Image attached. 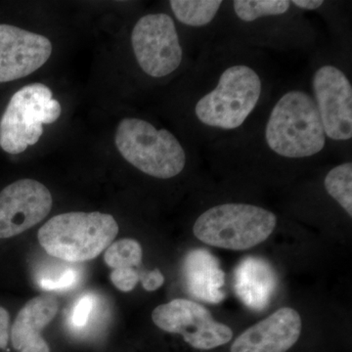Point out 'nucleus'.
Returning <instances> with one entry per match:
<instances>
[{
	"label": "nucleus",
	"mask_w": 352,
	"mask_h": 352,
	"mask_svg": "<svg viewBox=\"0 0 352 352\" xmlns=\"http://www.w3.org/2000/svg\"><path fill=\"white\" fill-rule=\"evenodd\" d=\"M267 51L217 38L204 46L188 68L180 115L190 143L200 150L251 126L281 85Z\"/></svg>",
	"instance_id": "f257e3e1"
},
{
	"label": "nucleus",
	"mask_w": 352,
	"mask_h": 352,
	"mask_svg": "<svg viewBox=\"0 0 352 352\" xmlns=\"http://www.w3.org/2000/svg\"><path fill=\"white\" fill-rule=\"evenodd\" d=\"M214 163L245 170H286L318 163L331 154L308 82H282L254 122L210 146Z\"/></svg>",
	"instance_id": "f03ea898"
},
{
	"label": "nucleus",
	"mask_w": 352,
	"mask_h": 352,
	"mask_svg": "<svg viewBox=\"0 0 352 352\" xmlns=\"http://www.w3.org/2000/svg\"><path fill=\"white\" fill-rule=\"evenodd\" d=\"M219 38L267 52H314L319 47L316 27L292 0H228Z\"/></svg>",
	"instance_id": "7ed1b4c3"
},
{
	"label": "nucleus",
	"mask_w": 352,
	"mask_h": 352,
	"mask_svg": "<svg viewBox=\"0 0 352 352\" xmlns=\"http://www.w3.org/2000/svg\"><path fill=\"white\" fill-rule=\"evenodd\" d=\"M351 52L319 46L312 52L309 87L331 154L351 161Z\"/></svg>",
	"instance_id": "20e7f679"
},
{
	"label": "nucleus",
	"mask_w": 352,
	"mask_h": 352,
	"mask_svg": "<svg viewBox=\"0 0 352 352\" xmlns=\"http://www.w3.org/2000/svg\"><path fill=\"white\" fill-rule=\"evenodd\" d=\"M115 144L120 156L134 168L161 180L182 175L192 161V154H201L198 148L185 144L170 129L135 117L120 120Z\"/></svg>",
	"instance_id": "39448f33"
},
{
	"label": "nucleus",
	"mask_w": 352,
	"mask_h": 352,
	"mask_svg": "<svg viewBox=\"0 0 352 352\" xmlns=\"http://www.w3.org/2000/svg\"><path fill=\"white\" fill-rule=\"evenodd\" d=\"M119 233L113 215L67 212L55 215L38 231V242L51 256L66 263L91 261L112 244Z\"/></svg>",
	"instance_id": "423d86ee"
},
{
	"label": "nucleus",
	"mask_w": 352,
	"mask_h": 352,
	"mask_svg": "<svg viewBox=\"0 0 352 352\" xmlns=\"http://www.w3.org/2000/svg\"><path fill=\"white\" fill-rule=\"evenodd\" d=\"M277 215L267 208L227 201L207 208L197 217L193 233L205 244L244 251L264 242L276 228Z\"/></svg>",
	"instance_id": "0eeeda50"
},
{
	"label": "nucleus",
	"mask_w": 352,
	"mask_h": 352,
	"mask_svg": "<svg viewBox=\"0 0 352 352\" xmlns=\"http://www.w3.org/2000/svg\"><path fill=\"white\" fill-rule=\"evenodd\" d=\"M61 113L47 85H25L13 95L0 120V147L9 154H21L38 142L43 124H53Z\"/></svg>",
	"instance_id": "6e6552de"
},
{
	"label": "nucleus",
	"mask_w": 352,
	"mask_h": 352,
	"mask_svg": "<svg viewBox=\"0 0 352 352\" xmlns=\"http://www.w3.org/2000/svg\"><path fill=\"white\" fill-rule=\"evenodd\" d=\"M139 69L153 80H163L184 68L186 53L175 21L168 13H148L136 21L131 34Z\"/></svg>",
	"instance_id": "1a4fd4ad"
},
{
	"label": "nucleus",
	"mask_w": 352,
	"mask_h": 352,
	"mask_svg": "<svg viewBox=\"0 0 352 352\" xmlns=\"http://www.w3.org/2000/svg\"><path fill=\"white\" fill-rule=\"evenodd\" d=\"M152 320L164 332L178 333L196 349L210 351L228 344L233 332L215 321L207 308L192 300L176 298L153 310Z\"/></svg>",
	"instance_id": "9d476101"
},
{
	"label": "nucleus",
	"mask_w": 352,
	"mask_h": 352,
	"mask_svg": "<svg viewBox=\"0 0 352 352\" xmlns=\"http://www.w3.org/2000/svg\"><path fill=\"white\" fill-rule=\"evenodd\" d=\"M53 200L43 183L25 178L0 192V239L20 235L50 214Z\"/></svg>",
	"instance_id": "9b49d317"
},
{
	"label": "nucleus",
	"mask_w": 352,
	"mask_h": 352,
	"mask_svg": "<svg viewBox=\"0 0 352 352\" xmlns=\"http://www.w3.org/2000/svg\"><path fill=\"white\" fill-rule=\"evenodd\" d=\"M51 54L52 43L43 34L0 25V83L31 75L50 60Z\"/></svg>",
	"instance_id": "f8f14e48"
},
{
	"label": "nucleus",
	"mask_w": 352,
	"mask_h": 352,
	"mask_svg": "<svg viewBox=\"0 0 352 352\" xmlns=\"http://www.w3.org/2000/svg\"><path fill=\"white\" fill-rule=\"evenodd\" d=\"M302 318L291 307L280 308L247 329L233 342L231 352H286L302 333Z\"/></svg>",
	"instance_id": "ddd939ff"
},
{
	"label": "nucleus",
	"mask_w": 352,
	"mask_h": 352,
	"mask_svg": "<svg viewBox=\"0 0 352 352\" xmlns=\"http://www.w3.org/2000/svg\"><path fill=\"white\" fill-rule=\"evenodd\" d=\"M59 303L55 296H38L25 303L10 331V339L18 352H50L41 332L57 315Z\"/></svg>",
	"instance_id": "4468645a"
},
{
	"label": "nucleus",
	"mask_w": 352,
	"mask_h": 352,
	"mask_svg": "<svg viewBox=\"0 0 352 352\" xmlns=\"http://www.w3.org/2000/svg\"><path fill=\"white\" fill-rule=\"evenodd\" d=\"M173 20L195 34L198 52L219 38L226 1L223 0H170Z\"/></svg>",
	"instance_id": "2eb2a0df"
},
{
	"label": "nucleus",
	"mask_w": 352,
	"mask_h": 352,
	"mask_svg": "<svg viewBox=\"0 0 352 352\" xmlns=\"http://www.w3.org/2000/svg\"><path fill=\"white\" fill-rule=\"evenodd\" d=\"M183 276L189 293L201 302L214 305L226 298L221 291L226 275L219 259L207 250H193L187 254L183 263Z\"/></svg>",
	"instance_id": "dca6fc26"
},
{
	"label": "nucleus",
	"mask_w": 352,
	"mask_h": 352,
	"mask_svg": "<svg viewBox=\"0 0 352 352\" xmlns=\"http://www.w3.org/2000/svg\"><path fill=\"white\" fill-rule=\"evenodd\" d=\"M276 286V274L263 259L245 258L235 271L236 294L252 309L267 307Z\"/></svg>",
	"instance_id": "f3484780"
},
{
	"label": "nucleus",
	"mask_w": 352,
	"mask_h": 352,
	"mask_svg": "<svg viewBox=\"0 0 352 352\" xmlns=\"http://www.w3.org/2000/svg\"><path fill=\"white\" fill-rule=\"evenodd\" d=\"M305 13H316L326 20L333 36V45L351 52V20L342 2L324 0H292Z\"/></svg>",
	"instance_id": "a211bd4d"
},
{
	"label": "nucleus",
	"mask_w": 352,
	"mask_h": 352,
	"mask_svg": "<svg viewBox=\"0 0 352 352\" xmlns=\"http://www.w3.org/2000/svg\"><path fill=\"white\" fill-rule=\"evenodd\" d=\"M142 247L138 241L122 239L109 245L104 254V261L113 270L133 268L142 261Z\"/></svg>",
	"instance_id": "6ab92c4d"
},
{
	"label": "nucleus",
	"mask_w": 352,
	"mask_h": 352,
	"mask_svg": "<svg viewBox=\"0 0 352 352\" xmlns=\"http://www.w3.org/2000/svg\"><path fill=\"white\" fill-rule=\"evenodd\" d=\"M96 302V298L91 294H85L80 296L72 308L69 316L72 327L78 331L87 327Z\"/></svg>",
	"instance_id": "aec40b11"
},
{
	"label": "nucleus",
	"mask_w": 352,
	"mask_h": 352,
	"mask_svg": "<svg viewBox=\"0 0 352 352\" xmlns=\"http://www.w3.org/2000/svg\"><path fill=\"white\" fill-rule=\"evenodd\" d=\"M80 273L74 268H66L59 275L44 276L39 279V286L45 291H67L75 287Z\"/></svg>",
	"instance_id": "412c9836"
},
{
	"label": "nucleus",
	"mask_w": 352,
	"mask_h": 352,
	"mask_svg": "<svg viewBox=\"0 0 352 352\" xmlns=\"http://www.w3.org/2000/svg\"><path fill=\"white\" fill-rule=\"evenodd\" d=\"M111 281L120 291L131 292L139 282V273L134 268H120L113 270L110 275Z\"/></svg>",
	"instance_id": "4be33fe9"
},
{
	"label": "nucleus",
	"mask_w": 352,
	"mask_h": 352,
	"mask_svg": "<svg viewBox=\"0 0 352 352\" xmlns=\"http://www.w3.org/2000/svg\"><path fill=\"white\" fill-rule=\"evenodd\" d=\"M139 281L142 283L143 288L148 292H154L161 288L164 283V277L161 271L155 270L150 272L139 273Z\"/></svg>",
	"instance_id": "5701e85b"
},
{
	"label": "nucleus",
	"mask_w": 352,
	"mask_h": 352,
	"mask_svg": "<svg viewBox=\"0 0 352 352\" xmlns=\"http://www.w3.org/2000/svg\"><path fill=\"white\" fill-rule=\"evenodd\" d=\"M10 339V315L0 307V349H6Z\"/></svg>",
	"instance_id": "b1692460"
}]
</instances>
